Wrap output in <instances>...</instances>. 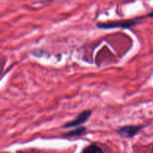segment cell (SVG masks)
I'll list each match as a JSON object with an SVG mask.
<instances>
[{"mask_svg":"<svg viewBox=\"0 0 153 153\" xmlns=\"http://www.w3.org/2000/svg\"><path fill=\"white\" fill-rule=\"evenodd\" d=\"M140 23L137 19H120V20L108 21V22H97V27L100 29H114V28H130L132 26Z\"/></svg>","mask_w":153,"mask_h":153,"instance_id":"obj_1","label":"cell"},{"mask_svg":"<svg viewBox=\"0 0 153 153\" xmlns=\"http://www.w3.org/2000/svg\"><path fill=\"white\" fill-rule=\"evenodd\" d=\"M152 153H153V150H152Z\"/></svg>","mask_w":153,"mask_h":153,"instance_id":"obj_8","label":"cell"},{"mask_svg":"<svg viewBox=\"0 0 153 153\" xmlns=\"http://www.w3.org/2000/svg\"><path fill=\"white\" fill-rule=\"evenodd\" d=\"M82 153H103L102 150L100 147H99L97 145H90V146H87L85 149L83 150Z\"/></svg>","mask_w":153,"mask_h":153,"instance_id":"obj_5","label":"cell"},{"mask_svg":"<svg viewBox=\"0 0 153 153\" xmlns=\"http://www.w3.org/2000/svg\"><path fill=\"white\" fill-rule=\"evenodd\" d=\"M146 17H147V18H153V10L152 12H150V13H149L147 15H146Z\"/></svg>","mask_w":153,"mask_h":153,"instance_id":"obj_6","label":"cell"},{"mask_svg":"<svg viewBox=\"0 0 153 153\" xmlns=\"http://www.w3.org/2000/svg\"><path fill=\"white\" fill-rule=\"evenodd\" d=\"M87 131V128L85 126H78L75 129L71 130V131H67V133L64 134L65 137H77V136L82 135L85 134Z\"/></svg>","mask_w":153,"mask_h":153,"instance_id":"obj_4","label":"cell"},{"mask_svg":"<svg viewBox=\"0 0 153 153\" xmlns=\"http://www.w3.org/2000/svg\"><path fill=\"white\" fill-rule=\"evenodd\" d=\"M48 1H53V0H48Z\"/></svg>","mask_w":153,"mask_h":153,"instance_id":"obj_7","label":"cell"},{"mask_svg":"<svg viewBox=\"0 0 153 153\" xmlns=\"http://www.w3.org/2000/svg\"><path fill=\"white\" fill-rule=\"evenodd\" d=\"M93 112L91 110H85L83 111L80 112L78 114V116L75 118L73 120L67 122V123L64 124L62 126L63 128H75V127L80 126L82 124L85 123L88 120L91 118V115H92Z\"/></svg>","mask_w":153,"mask_h":153,"instance_id":"obj_2","label":"cell"},{"mask_svg":"<svg viewBox=\"0 0 153 153\" xmlns=\"http://www.w3.org/2000/svg\"><path fill=\"white\" fill-rule=\"evenodd\" d=\"M143 126H134V125H128L120 127L117 129V133L120 136L126 138L133 137L138 134L139 131L143 128Z\"/></svg>","mask_w":153,"mask_h":153,"instance_id":"obj_3","label":"cell"}]
</instances>
